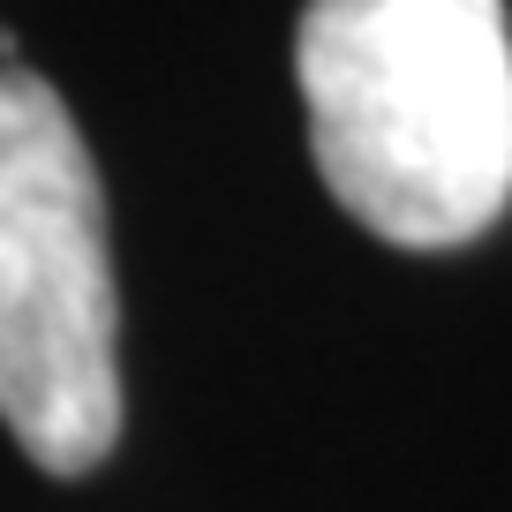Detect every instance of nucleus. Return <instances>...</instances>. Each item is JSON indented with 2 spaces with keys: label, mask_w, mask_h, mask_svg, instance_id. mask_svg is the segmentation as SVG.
Segmentation results:
<instances>
[{
  "label": "nucleus",
  "mask_w": 512,
  "mask_h": 512,
  "mask_svg": "<svg viewBox=\"0 0 512 512\" xmlns=\"http://www.w3.org/2000/svg\"><path fill=\"white\" fill-rule=\"evenodd\" d=\"M309 151L392 249H460L512 204L505 0H309L294 31Z\"/></svg>",
  "instance_id": "f257e3e1"
},
{
  "label": "nucleus",
  "mask_w": 512,
  "mask_h": 512,
  "mask_svg": "<svg viewBox=\"0 0 512 512\" xmlns=\"http://www.w3.org/2000/svg\"><path fill=\"white\" fill-rule=\"evenodd\" d=\"M0 422L46 475H91L121 437L106 189L31 68H0Z\"/></svg>",
  "instance_id": "f03ea898"
}]
</instances>
